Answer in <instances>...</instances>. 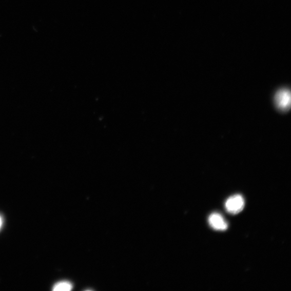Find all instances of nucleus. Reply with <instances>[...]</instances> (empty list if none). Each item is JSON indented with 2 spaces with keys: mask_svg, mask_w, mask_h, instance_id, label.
<instances>
[{
  "mask_svg": "<svg viewBox=\"0 0 291 291\" xmlns=\"http://www.w3.org/2000/svg\"><path fill=\"white\" fill-rule=\"evenodd\" d=\"M209 223L215 230L225 231L228 229V225L220 214L215 212L210 215Z\"/></svg>",
  "mask_w": 291,
  "mask_h": 291,
  "instance_id": "obj_3",
  "label": "nucleus"
},
{
  "mask_svg": "<svg viewBox=\"0 0 291 291\" xmlns=\"http://www.w3.org/2000/svg\"><path fill=\"white\" fill-rule=\"evenodd\" d=\"M275 101L278 109L287 110L290 105V92L286 89L280 90L275 95Z\"/></svg>",
  "mask_w": 291,
  "mask_h": 291,
  "instance_id": "obj_2",
  "label": "nucleus"
},
{
  "mask_svg": "<svg viewBox=\"0 0 291 291\" xmlns=\"http://www.w3.org/2000/svg\"><path fill=\"white\" fill-rule=\"evenodd\" d=\"M244 199L241 195H235L230 197L226 200L225 204V208L230 214H237L244 209Z\"/></svg>",
  "mask_w": 291,
  "mask_h": 291,
  "instance_id": "obj_1",
  "label": "nucleus"
},
{
  "mask_svg": "<svg viewBox=\"0 0 291 291\" xmlns=\"http://www.w3.org/2000/svg\"><path fill=\"white\" fill-rule=\"evenodd\" d=\"M72 288V285L69 282L62 281L57 283L53 287L55 291H69Z\"/></svg>",
  "mask_w": 291,
  "mask_h": 291,
  "instance_id": "obj_4",
  "label": "nucleus"
},
{
  "mask_svg": "<svg viewBox=\"0 0 291 291\" xmlns=\"http://www.w3.org/2000/svg\"><path fill=\"white\" fill-rule=\"evenodd\" d=\"M3 219L1 217V216H0V229H1L2 227V225H3Z\"/></svg>",
  "mask_w": 291,
  "mask_h": 291,
  "instance_id": "obj_5",
  "label": "nucleus"
}]
</instances>
